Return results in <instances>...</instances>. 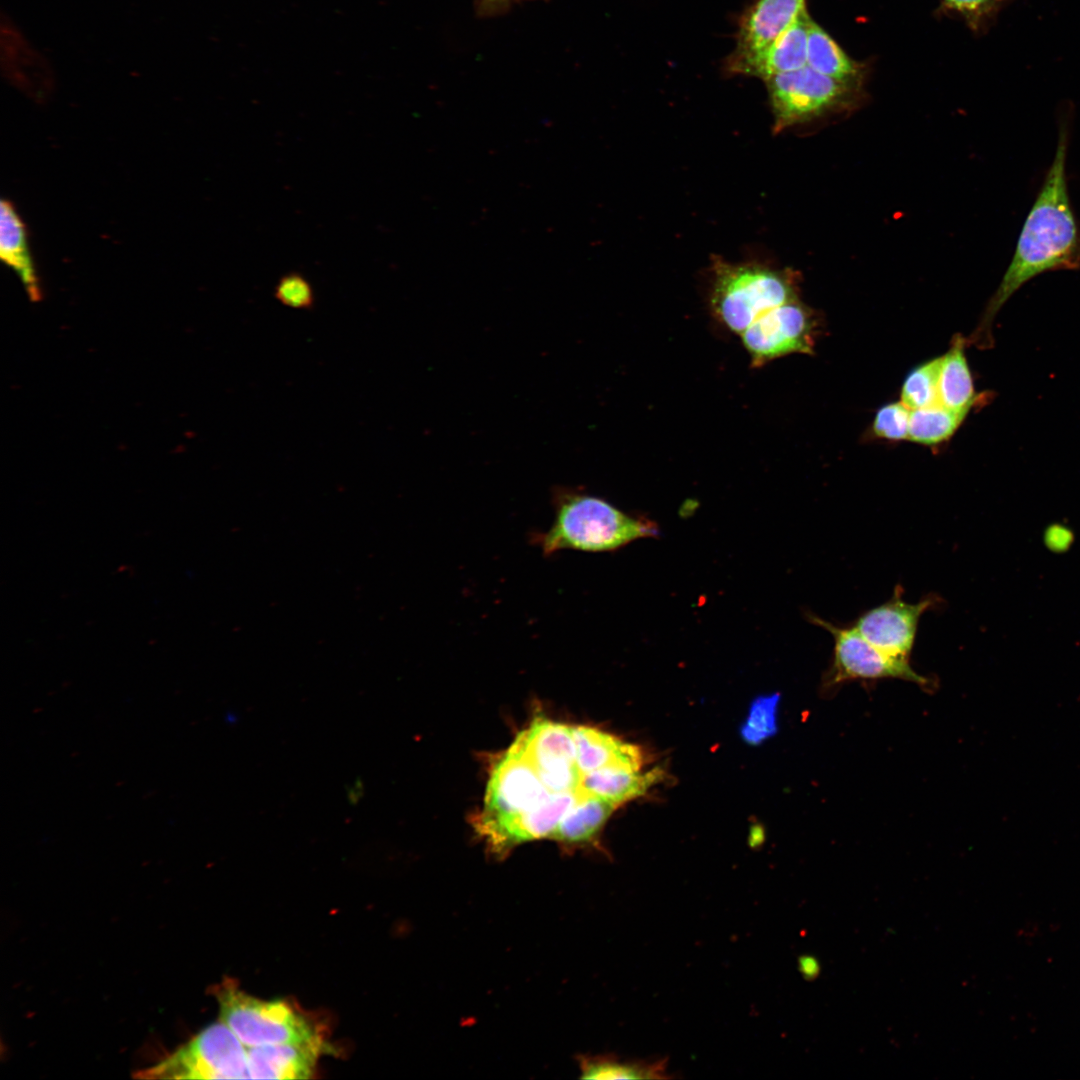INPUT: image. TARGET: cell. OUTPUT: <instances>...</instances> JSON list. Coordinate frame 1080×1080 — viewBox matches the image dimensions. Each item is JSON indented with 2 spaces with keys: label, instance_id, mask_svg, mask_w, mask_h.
<instances>
[{
  "label": "cell",
  "instance_id": "obj_5",
  "mask_svg": "<svg viewBox=\"0 0 1080 1080\" xmlns=\"http://www.w3.org/2000/svg\"><path fill=\"white\" fill-rule=\"evenodd\" d=\"M144 1079L251 1078L248 1048L222 1021L204 1028L163 1060L139 1071Z\"/></svg>",
  "mask_w": 1080,
  "mask_h": 1080
},
{
  "label": "cell",
  "instance_id": "obj_4",
  "mask_svg": "<svg viewBox=\"0 0 1080 1080\" xmlns=\"http://www.w3.org/2000/svg\"><path fill=\"white\" fill-rule=\"evenodd\" d=\"M796 299L792 280L783 272L758 265L715 263L711 306L734 333L740 335L769 310Z\"/></svg>",
  "mask_w": 1080,
  "mask_h": 1080
},
{
  "label": "cell",
  "instance_id": "obj_9",
  "mask_svg": "<svg viewBox=\"0 0 1080 1080\" xmlns=\"http://www.w3.org/2000/svg\"><path fill=\"white\" fill-rule=\"evenodd\" d=\"M532 764L552 793L579 790L581 773L576 766L572 727L536 719L512 744Z\"/></svg>",
  "mask_w": 1080,
  "mask_h": 1080
},
{
  "label": "cell",
  "instance_id": "obj_7",
  "mask_svg": "<svg viewBox=\"0 0 1080 1080\" xmlns=\"http://www.w3.org/2000/svg\"><path fill=\"white\" fill-rule=\"evenodd\" d=\"M811 623L828 631L834 639L833 660L824 677L826 686L850 680L899 678L923 687L931 680L918 674L908 660L891 657L866 640L853 626L842 627L809 614Z\"/></svg>",
  "mask_w": 1080,
  "mask_h": 1080
},
{
  "label": "cell",
  "instance_id": "obj_22",
  "mask_svg": "<svg viewBox=\"0 0 1080 1080\" xmlns=\"http://www.w3.org/2000/svg\"><path fill=\"white\" fill-rule=\"evenodd\" d=\"M969 411L948 408L940 403L912 409L909 423V440L935 445L949 439L960 427Z\"/></svg>",
  "mask_w": 1080,
  "mask_h": 1080
},
{
  "label": "cell",
  "instance_id": "obj_15",
  "mask_svg": "<svg viewBox=\"0 0 1080 1080\" xmlns=\"http://www.w3.org/2000/svg\"><path fill=\"white\" fill-rule=\"evenodd\" d=\"M321 1044H277L248 1048L249 1071L256 1079H309Z\"/></svg>",
  "mask_w": 1080,
  "mask_h": 1080
},
{
  "label": "cell",
  "instance_id": "obj_28",
  "mask_svg": "<svg viewBox=\"0 0 1080 1080\" xmlns=\"http://www.w3.org/2000/svg\"><path fill=\"white\" fill-rule=\"evenodd\" d=\"M1004 1L1005 0H945L950 7L961 12L969 24L975 28L992 16Z\"/></svg>",
  "mask_w": 1080,
  "mask_h": 1080
},
{
  "label": "cell",
  "instance_id": "obj_25",
  "mask_svg": "<svg viewBox=\"0 0 1080 1080\" xmlns=\"http://www.w3.org/2000/svg\"><path fill=\"white\" fill-rule=\"evenodd\" d=\"M779 695L760 696L753 701L749 715L741 728V735L747 743L763 742L777 731V707Z\"/></svg>",
  "mask_w": 1080,
  "mask_h": 1080
},
{
  "label": "cell",
  "instance_id": "obj_17",
  "mask_svg": "<svg viewBox=\"0 0 1080 1080\" xmlns=\"http://www.w3.org/2000/svg\"><path fill=\"white\" fill-rule=\"evenodd\" d=\"M0 257L18 275L31 299L38 300L41 293L26 226L7 199L0 205Z\"/></svg>",
  "mask_w": 1080,
  "mask_h": 1080
},
{
  "label": "cell",
  "instance_id": "obj_18",
  "mask_svg": "<svg viewBox=\"0 0 1080 1080\" xmlns=\"http://www.w3.org/2000/svg\"><path fill=\"white\" fill-rule=\"evenodd\" d=\"M662 775L659 769L640 773L639 769L612 764L582 775L579 788L618 806L643 795Z\"/></svg>",
  "mask_w": 1080,
  "mask_h": 1080
},
{
  "label": "cell",
  "instance_id": "obj_13",
  "mask_svg": "<svg viewBox=\"0 0 1080 1080\" xmlns=\"http://www.w3.org/2000/svg\"><path fill=\"white\" fill-rule=\"evenodd\" d=\"M582 793L581 789L552 793L529 810L483 828V831L498 849H505L523 841L550 837Z\"/></svg>",
  "mask_w": 1080,
  "mask_h": 1080
},
{
  "label": "cell",
  "instance_id": "obj_8",
  "mask_svg": "<svg viewBox=\"0 0 1080 1080\" xmlns=\"http://www.w3.org/2000/svg\"><path fill=\"white\" fill-rule=\"evenodd\" d=\"M816 320L797 299L775 307L741 334L753 367L792 353L813 352Z\"/></svg>",
  "mask_w": 1080,
  "mask_h": 1080
},
{
  "label": "cell",
  "instance_id": "obj_6",
  "mask_svg": "<svg viewBox=\"0 0 1080 1080\" xmlns=\"http://www.w3.org/2000/svg\"><path fill=\"white\" fill-rule=\"evenodd\" d=\"M776 131L855 103L860 86L823 75L808 65L766 81Z\"/></svg>",
  "mask_w": 1080,
  "mask_h": 1080
},
{
  "label": "cell",
  "instance_id": "obj_10",
  "mask_svg": "<svg viewBox=\"0 0 1080 1080\" xmlns=\"http://www.w3.org/2000/svg\"><path fill=\"white\" fill-rule=\"evenodd\" d=\"M551 794L532 764L512 745L492 771L481 827L483 829L523 813Z\"/></svg>",
  "mask_w": 1080,
  "mask_h": 1080
},
{
  "label": "cell",
  "instance_id": "obj_23",
  "mask_svg": "<svg viewBox=\"0 0 1080 1080\" xmlns=\"http://www.w3.org/2000/svg\"><path fill=\"white\" fill-rule=\"evenodd\" d=\"M666 1058L654 1060H619L615 1057L584 1059L581 1063L585 1079H667Z\"/></svg>",
  "mask_w": 1080,
  "mask_h": 1080
},
{
  "label": "cell",
  "instance_id": "obj_14",
  "mask_svg": "<svg viewBox=\"0 0 1080 1080\" xmlns=\"http://www.w3.org/2000/svg\"><path fill=\"white\" fill-rule=\"evenodd\" d=\"M805 0H759L743 17L730 59L752 56L767 48L804 9Z\"/></svg>",
  "mask_w": 1080,
  "mask_h": 1080
},
{
  "label": "cell",
  "instance_id": "obj_30",
  "mask_svg": "<svg viewBox=\"0 0 1080 1080\" xmlns=\"http://www.w3.org/2000/svg\"><path fill=\"white\" fill-rule=\"evenodd\" d=\"M504 1H506V0H483V2H484V3H485V4L487 5V6H489V5H496V4H499V3H503Z\"/></svg>",
  "mask_w": 1080,
  "mask_h": 1080
},
{
  "label": "cell",
  "instance_id": "obj_16",
  "mask_svg": "<svg viewBox=\"0 0 1080 1080\" xmlns=\"http://www.w3.org/2000/svg\"><path fill=\"white\" fill-rule=\"evenodd\" d=\"M576 766L581 776L602 767L620 764L641 769L640 749L603 731L586 726L572 727Z\"/></svg>",
  "mask_w": 1080,
  "mask_h": 1080
},
{
  "label": "cell",
  "instance_id": "obj_1",
  "mask_svg": "<svg viewBox=\"0 0 1080 1080\" xmlns=\"http://www.w3.org/2000/svg\"><path fill=\"white\" fill-rule=\"evenodd\" d=\"M1071 122V112L1062 111L1054 157L1026 216L1008 268L972 336L973 342L983 348L992 343L991 327L996 314L1023 285L1046 272L1080 269V225L1067 179Z\"/></svg>",
  "mask_w": 1080,
  "mask_h": 1080
},
{
  "label": "cell",
  "instance_id": "obj_27",
  "mask_svg": "<svg viewBox=\"0 0 1080 1080\" xmlns=\"http://www.w3.org/2000/svg\"><path fill=\"white\" fill-rule=\"evenodd\" d=\"M275 298L284 306L306 310L314 304V292L310 282L299 273L282 276L274 289Z\"/></svg>",
  "mask_w": 1080,
  "mask_h": 1080
},
{
  "label": "cell",
  "instance_id": "obj_3",
  "mask_svg": "<svg viewBox=\"0 0 1080 1080\" xmlns=\"http://www.w3.org/2000/svg\"><path fill=\"white\" fill-rule=\"evenodd\" d=\"M225 1023L247 1047L277 1044H321L318 1030L285 1001H266L225 980L212 991Z\"/></svg>",
  "mask_w": 1080,
  "mask_h": 1080
},
{
  "label": "cell",
  "instance_id": "obj_11",
  "mask_svg": "<svg viewBox=\"0 0 1080 1080\" xmlns=\"http://www.w3.org/2000/svg\"><path fill=\"white\" fill-rule=\"evenodd\" d=\"M902 595L903 590L897 585L888 601L865 611L853 627L885 654L908 660L921 615L936 607L941 599L929 595L912 604L903 600Z\"/></svg>",
  "mask_w": 1080,
  "mask_h": 1080
},
{
  "label": "cell",
  "instance_id": "obj_12",
  "mask_svg": "<svg viewBox=\"0 0 1080 1080\" xmlns=\"http://www.w3.org/2000/svg\"><path fill=\"white\" fill-rule=\"evenodd\" d=\"M806 8L767 48L752 56L730 59V71L767 79L807 65L808 32L811 22Z\"/></svg>",
  "mask_w": 1080,
  "mask_h": 1080
},
{
  "label": "cell",
  "instance_id": "obj_29",
  "mask_svg": "<svg viewBox=\"0 0 1080 1080\" xmlns=\"http://www.w3.org/2000/svg\"><path fill=\"white\" fill-rule=\"evenodd\" d=\"M799 968L801 973L807 978L815 977L819 970L817 961L808 956L800 958Z\"/></svg>",
  "mask_w": 1080,
  "mask_h": 1080
},
{
  "label": "cell",
  "instance_id": "obj_21",
  "mask_svg": "<svg viewBox=\"0 0 1080 1080\" xmlns=\"http://www.w3.org/2000/svg\"><path fill=\"white\" fill-rule=\"evenodd\" d=\"M616 807L617 805L605 799L583 792L550 837L566 843L588 841L600 830Z\"/></svg>",
  "mask_w": 1080,
  "mask_h": 1080
},
{
  "label": "cell",
  "instance_id": "obj_19",
  "mask_svg": "<svg viewBox=\"0 0 1080 1080\" xmlns=\"http://www.w3.org/2000/svg\"><path fill=\"white\" fill-rule=\"evenodd\" d=\"M964 340L957 337L941 356L939 403L959 411H970L978 401L972 374L964 352Z\"/></svg>",
  "mask_w": 1080,
  "mask_h": 1080
},
{
  "label": "cell",
  "instance_id": "obj_2",
  "mask_svg": "<svg viewBox=\"0 0 1080 1080\" xmlns=\"http://www.w3.org/2000/svg\"><path fill=\"white\" fill-rule=\"evenodd\" d=\"M552 503V525L533 536L545 556L565 549L614 551L636 539L659 534L651 520L633 517L602 498L573 488H554Z\"/></svg>",
  "mask_w": 1080,
  "mask_h": 1080
},
{
  "label": "cell",
  "instance_id": "obj_20",
  "mask_svg": "<svg viewBox=\"0 0 1080 1080\" xmlns=\"http://www.w3.org/2000/svg\"><path fill=\"white\" fill-rule=\"evenodd\" d=\"M807 65L836 80L860 86L863 67L849 58L813 20L808 32Z\"/></svg>",
  "mask_w": 1080,
  "mask_h": 1080
},
{
  "label": "cell",
  "instance_id": "obj_24",
  "mask_svg": "<svg viewBox=\"0 0 1080 1080\" xmlns=\"http://www.w3.org/2000/svg\"><path fill=\"white\" fill-rule=\"evenodd\" d=\"M941 359L940 356L917 366L905 378L900 401L911 410L939 403Z\"/></svg>",
  "mask_w": 1080,
  "mask_h": 1080
},
{
  "label": "cell",
  "instance_id": "obj_26",
  "mask_svg": "<svg viewBox=\"0 0 1080 1080\" xmlns=\"http://www.w3.org/2000/svg\"><path fill=\"white\" fill-rule=\"evenodd\" d=\"M910 413L911 409L901 401L880 407L873 420V433L886 440H909Z\"/></svg>",
  "mask_w": 1080,
  "mask_h": 1080
}]
</instances>
